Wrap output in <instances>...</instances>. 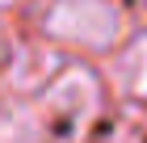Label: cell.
Masks as SVG:
<instances>
[{
  "label": "cell",
  "mask_w": 147,
  "mask_h": 143,
  "mask_svg": "<svg viewBox=\"0 0 147 143\" xmlns=\"http://www.w3.org/2000/svg\"><path fill=\"white\" fill-rule=\"evenodd\" d=\"M46 30L63 38V42H80V46H109L122 34V13L109 0H63L55 4Z\"/></svg>",
  "instance_id": "6da1fadb"
},
{
  "label": "cell",
  "mask_w": 147,
  "mask_h": 143,
  "mask_svg": "<svg viewBox=\"0 0 147 143\" xmlns=\"http://www.w3.org/2000/svg\"><path fill=\"white\" fill-rule=\"evenodd\" d=\"M122 80H126V88H135V93L147 88V38L126 51V59H122Z\"/></svg>",
  "instance_id": "7a4b0ae2"
}]
</instances>
